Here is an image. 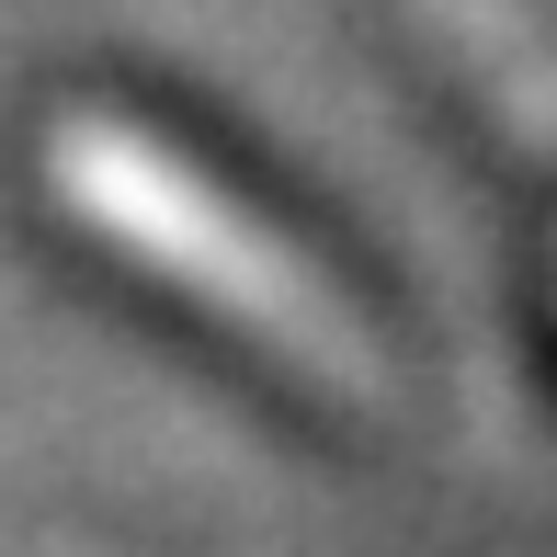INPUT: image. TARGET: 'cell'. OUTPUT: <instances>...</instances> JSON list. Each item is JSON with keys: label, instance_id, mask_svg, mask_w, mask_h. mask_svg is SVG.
I'll list each match as a JSON object with an SVG mask.
<instances>
[{"label": "cell", "instance_id": "obj_2", "mask_svg": "<svg viewBox=\"0 0 557 557\" xmlns=\"http://www.w3.org/2000/svg\"><path fill=\"white\" fill-rule=\"evenodd\" d=\"M421 35L467 69V91L490 103V125L523 160H557V46L535 35L523 0H410Z\"/></svg>", "mask_w": 557, "mask_h": 557}, {"label": "cell", "instance_id": "obj_1", "mask_svg": "<svg viewBox=\"0 0 557 557\" xmlns=\"http://www.w3.org/2000/svg\"><path fill=\"white\" fill-rule=\"evenodd\" d=\"M46 183H58V206L103 250H125L137 273H160L171 296H194V308L227 319L239 342L285 352L308 387L375 398V410L398 398V364H387V342H375V319L352 308L273 216H250L227 183H206L194 160H171L160 137H137V125H114V114H58Z\"/></svg>", "mask_w": 557, "mask_h": 557}]
</instances>
